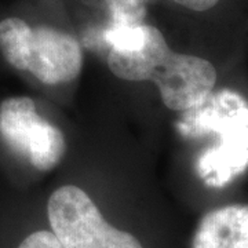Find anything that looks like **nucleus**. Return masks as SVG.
<instances>
[{
	"instance_id": "1",
	"label": "nucleus",
	"mask_w": 248,
	"mask_h": 248,
	"mask_svg": "<svg viewBox=\"0 0 248 248\" xmlns=\"http://www.w3.org/2000/svg\"><path fill=\"white\" fill-rule=\"evenodd\" d=\"M108 65L119 79L152 81L171 110H190L213 94L217 71L202 57L174 51L151 24L112 27Z\"/></svg>"
},
{
	"instance_id": "2",
	"label": "nucleus",
	"mask_w": 248,
	"mask_h": 248,
	"mask_svg": "<svg viewBox=\"0 0 248 248\" xmlns=\"http://www.w3.org/2000/svg\"><path fill=\"white\" fill-rule=\"evenodd\" d=\"M187 134L211 133L217 143L199 159V174L207 185L222 186L248 167V104L237 93L223 90L187 110Z\"/></svg>"
},
{
	"instance_id": "3",
	"label": "nucleus",
	"mask_w": 248,
	"mask_h": 248,
	"mask_svg": "<svg viewBox=\"0 0 248 248\" xmlns=\"http://www.w3.org/2000/svg\"><path fill=\"white\" fill-rule=\"evenodd\" d=\"M0 53L14 69L48 86L71 83L83 68V50L72 33L19 17L0 21Z\"/></svg>"
},
{
	"instance_id": "4",
	"label": "nucleus",
	"mask_w": 248,
	"mask_h": 248,
	"mask_svg": "<svg viewBox=\"0 0 248 248\" xmlns=\"http://www.w3.org/2000/svg\"><path fill=\"white\" fill-rule=\"evenodd\" d=\"M47 215L62 248H143L131 233L112 226L79 186L57 189L48 199Z\"/></svg>"
},
{
	"instance_id": "5",
	"label": "nucleus",
	"mask_w": 248,
	"mask_h": 248,
	"mask_svg": "<svg viewBox=\"0 0 248 248\" xmlns=\"http://www.w3.org/2000/svg\"><path fill=\"white\" fill-rule=\"evenodd\" d=\"M0 134L14 151L39 171L53 170L65 153L61 130L40 117L28 97L9 98L0 105Z\"/></svg>"
},
{
	"instance_id": "6",
	"label": "nucleus",
	"mask_w": 248,
	"mask_h": 248,
	"mask_svg": "<svg viewBox=\"0 0 248 248\" xmlns=\"http://www.w3.org/2000/svg\"><path fill=\"white\" fill-rule=\"evenodd\" d=\"M193 248H248V205L214 210L196 231Z\"/></svg>"
},
{
	"instance_id": "7",
	"label": "nucleus",
	"mask_w": 248,
	"mask_h": 248,
	"mask_svg": "<svg viewBox=\"0 0 248 248\" xmlns=\"http://www.w3.org/2000/svg\"><path fill=\"white\" fill-rule=\"evenodd\" d=\"M18 248H62L53 232L39 231L21 241Z\"/></svg>"
},
{
	"instance_id": "8",
	"label": "nucleus",
	"mask_w": 248,
	"mask_h": 248,
	"mask_svg": "<svg viewBox=\"0 0 248 248\" xmlns=\"http://www.w3.org/2000/svg\"><path fill=\"white\" fill-rule=\"evenodd\" d=\"M179 7L195 11V13H205L219 6L222 0H172Z\"/></svg>"
}]
</instances>
